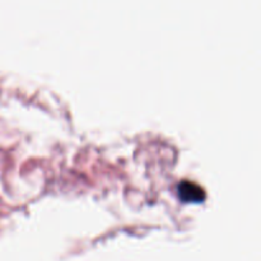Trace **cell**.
<instances>
[{
    "label": "cell",
    "instance_id": "1",
    "mask_svg": "<svg viewBox=\"0 0 261 261\" xmlns=\"http://www.w3.org/2000/svg\"><path fill=\"white\" fill-rule=\"evenodd\" d=\"M177 195L184 203H203L206 198L205 190L193 181H181L177 185Z\"/></svg>",
    "mask_w": 261,
    "mask_h": 261
}]
</instances>
